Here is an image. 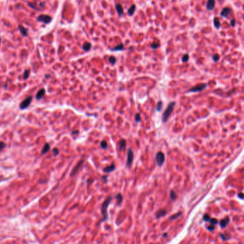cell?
<instances>
[{"label": "cell", "instance_id": "2", "mask_svg": "<svg viewBox=\"0 0 244 244\" xmlns=\"http://www.w3.org/2000/svg\"><path fill=\"white\" fill-rule=\"evenodd\" d=\"M111 201V197L109 196L104 201V202L103 203V205H102V214L104 216V219H106L107 218V208H108Z\"/></svg>", "mask_w": 244, "mask_h": 244}, {"label": "cell", "instance_id": "18", "mask_svg": "<svg viewBox=\"0 0 244 244\" xmlns=\"http://www.w3.org/2000/svg\"><path fill=\"white\" fill-rule=\"evenodd\" d=\"M215 5V2L213 0H208V2L207 3V7L208 9H212Z\"/></svg>", "mask_w": 244, "mask_h": 244}, {"label": "cell", "instance_id": "10", "mask_svg": "<svg viewBox=\"0 0 244 244\" xmlns=\"http://www.w3.org/2000/svg\"><path fill=\"white\" fill-rule=\"evenodd\" d=\"M116 167H115V165L114 163H112L111 165L109 166H106V168H104V171L105 173H110V172H112L114 171L115 170Z\"/></svg>", "mask_w": 244, "mask_h": 244}, {"label": "cell", "instance_id": "3", "mask_svg": "<svg viewBox=\"0 0 244 244\" xmlns=\"http://www.w3.org/2000/svg\"><path fill=\"white\" fill-rule=\"evenodd\" d=\"M165 161V156L163 153L159 151L156 155V161L159 166H161L163 164V162Z\"/></svg>", "mask_w": 244, "mask_h": 244}, {"label": "cell", "instance_id": "5", "mask_svg": "<svg viewBox=\"0 0 244 244\" xmlns=\"http://www.w3.org/2000/svg\"><path fill=\"white\" fill-rule=\"evenodd\" d=\"M52 17L50 16H49V15H45V14H41L38 16L37 18V20L39 21H41V22H44L45 24H49V23H50L51 21H52Z\"/></svg>", "mask_w": 244, "mask_h": 244}, {"label": "cell", "instance_id": "22", "mask_svg": "<svg viewBox=\"0 0 244 244\" xmlns=\"http://www.w3.org/2000/svg\"><path fill=\"white\" fill-rule=\"evenodd\" d=\"M209 222L212 225H216L218 224V220L216 218H211V219H209Z\"/></svg>", "mask_w": 244, "mask_h": 244}, {"label": "cell", "instance_id": "37", "mask_svg": "<svg viewBox=\"0 0 244 244\" xmlns=\"http://www.w3.org/2000/svg\"><path fill=\"white\" fill-rule=\"evenodd\" d=\"M238 197H240V199H244V194H243L241 193H238Z\"/></svg>", "mask_w": 244, "mask_h": 244}, {"label": "cell", "instance_id": "38", "mask_svg": "<svg viewBox=\"0 0 244 244\" xmlns=\"http://www.w3.org/2000/svg\"><path fill=\"white\" fill-rule=\"evenodd\" d=\"M218 56H214L213 57V59H214V61H218Z\"/></svg>", "mask_w": 244, "mask_h": 244}, {"label": "cell", "instance_id": "29", "mask_svg": "<svg viewBox=\"0 0 244 244\" xmlns=\"http://www.w3.org/2000/svg\"><path fill=\"white\" fill-rule=\"evenodd\" d=\"M188 59H189L188 55V54H185V55H183V58H182V61H183V62H186V61H188Z\"/></svg>", "mask_w": 244, "mask_h": 244}, {"label": "cell", "instance_id": "36", "mask_svg": "<svg viewBox=\"0 0 244 244\" xmlns=\"http://www.w3.org/2000/svg\"><path fill=\"white\" fill-rule=\"evenodd\" d=\"M208 231H213V230H215V226L213 225V226H210L208 227Z\"/></svg>", "mask_w": 244, "mask_h": 244}, {"label": "cell", "instance_id": "23", "mask_svg": "<svg viewBox=\"0 0 244 244\" xmlns=\"http://www.w3.org/2000/svg\"><path fill=\"white\" fill-rule=\"evenodd\" d=\"M166 211L165 210H161V211H159L158 213H157V216L158 217H160V216H164L165 214H166Z\"/></svg>", "mask_w": 244, "mask_h": 244}, {"label": "cell", "instance_id": "21", "mask_svg": "<svg viewBox=\"0 0 244 244\" xmlns=\"http://www.w3.org/2000/svg\"><path fill=\"white\" fill-rule=\"evenodd\" d=\"M116 199H117V200H118V203L120 204V203L122 202V200H123V197H122V195L120 194V193H118V194L117 195V196H116Z\"/></svg>", "mask_w": 244, "mask_h": 244}, {"label": "cell", "instance_id": "7", "mask_svg": "<svg viewBox=\"0 0 244 244\" xmlns=\"http://www.w3.org/2000/svg\"><path fill=\"white\" fill-rule=\"evenodd\" d=\"M206 87V84H198L196 86H193V88H191L189 90V91L190 92H199V91H201L203 90Z\"/></svg>", "mask_w": 244, "mask_h": 244}, {"label": "cell", "instance_id": "17", "mask_svg": "<svg viewBox=\"0 0 244 244\" xmlns=\"http://www.w3.org/2000/svg\"><path fill=\"white\" fill-rule=\"evenodd\" d=\"M124 49V44H120L118 46H115L114 48L112 49V51H121Z\"/></svg>", "mask_w": 244, "mask_h": 244}, {"label": "cell", "instance_id": "16", "mask_svg": "<svg viewBox=\"0 0 244 244\" xmlns=\"http://www.w3.org/2000/svg\"><path fill=\"white\" fill-rule=\"evenodd\" d=\"M49 149H50V146H49V143H46V144L44 145V146L43 149H42V154H44L47 153L49 151Z\"/></svg>", "mask_w": 244, "mask_h": 244}, {"label": "cell", "instance_id": "30", "mask_svg": "<svg viewBox=\"0 0 244 244\" xmlns=\"http://www.w3.org/2000/svg\"><path fill=\"white\" fill-rule=\"evenodd\" d=\"M151 46L152 49H157V48L159 46V44H158V43H153V44L151 45Z\"/></svg>", "mask_w": 244, "mask_h": 244}, {"label": "cell", "instance_id": "6", "mask_svg": "<svg viewBox=\"0 0 244 244\" xmlns=\"http://www.w3.org/2000/svg\"><path fill=\"white\" fill-rule=\"evenodd\" d=\"M83 163H84V160H83V159L81 160V161H79V162L77 164V166H76L74 168H73V170L71 171L70 176H74V175H76V174H77V172L80 170V168H81V166H82Z\"/></svg>", "mask_w": 244, "mask_h": 244}, {"label": "cell", "instance_id": "11", "mask_svg": "<svg viewBox=\"0 0 244 244\" xmlns=\"http://www.w3.org/2000/svg\"><path fill=\"white\" fill-rule=\"evenodd\" d=\"M19 30L20 31L21 34L24 36V37H27L28 35V31L26 28H24L23 26L21 25H19Z\"/></svg>", "mask_w": 244, "mask_h": 244}, {"label": "cell", "instance_id": "35", "mask_svg": "<svg viewBox=\"0 0 244 244\" xmlns=\"http://www.w3.org/2000/svg\"><path fill=\"white\" fill-rule=\"evenodd\" d=\"M59 154V150L57 149H54V150H53V155L54 156H57Z\"/></svg>", "mask_w": 244, "mask_h": 244}, {"label": "cell", "instance_id": "12", "mask_svg": "<svg viewBox=\"0 0 244 244\" xmlns=\"http://www.w3.org/2000/svg\"><path fill=\"white\" fill-rule=\"evenodd\" d=\"M126 146V141L125 139H121L119 141V148L121 150H124Z\"/></svg>", "mask_w": 244, "mask_h": 244}, {"label": "cell", "instance_id": "39", "mask_svg": "<svg viewBox=\"0 0 244 244\" xmlns=\"http://www.w3.org/2000/svg\"><path fill=\"white\" fill-rule=\"evenodd\" d=\"M0 44H1V38H0Z\"/></svg>", "mask_w": 244, "mask_h": 244}, {"label": "cell", "instance_id": "28", "mask_svg": "<svg viewBox=\"0 0 244 244\" xmlns=\"http://www.w3.org/2000/svg\"><path fill=\"white\" fill-rule=\"evenodd\" d=\"M220 236H221L224 240H228V239L231 237V236H228V234H225V235H224V234H221Z\"/></svg>", "mask_w": 244, "mask_h": 244}, {"label": "cell", "instance_id": "8", "mask_svg": "<svg viewBox=\"0 0 244 244\" xmlns=\"http://www.w3.org/2000/svg\"><path fill=\"white\" fill-rule=\"evenodd\" d=\"M134 161V153L131 149H129L128 154H127V161H126V166L128 167H130L132 164V162Z\"/></svg>", "mask_w": 244, "mask_h": 244}, {"label": "cell", "instance_id": "26", "mask_svg": "<svg viewBox=\"0 0 244 244\" xmlns=\"http://www.w3.org/2000/svg\"><path fill=\"white\" fill-rule=\"evenodd\" d=\"M116 59L114 57H111L109 58V62L111 63V64L114 65L116 63Z\"/></svg>", "mask_w": 244, "mask_h": 244}, {"label": "cell", "instance_id": "24", "mask_svg": "<svg viewBox=\"0 0 244 244\" xmlns=\"http://www.w3.org/2000/svg\"><path fill=\"white\" fill-rule=\"evenodd\" d=\"M29 70H26L25 71H24V79H27L28 77H29Z\"/></svg>", "mask_w": 244, "mask_h": 244}, {"label": "cell", "instance_id": "25", "mask_svg": "<svg viewBox=\"0 0 244 244\" xmlns=\"http://www.w3.org/2000/svg\"><path fill=\"white\" fill-rule=\"evenodd\" d=\"M101 146H102V149H106L107 148V143L105 140H104L101 142Z\"/></svg>", "mask_w": 244, "mask_h": 244}, {"label": "cell", "instance_id": "32", "mask_svg": "<svg viewBox=\"0 0 244 244\" xmlns=\"http://www.w3.org/2000/svg\"><path fill=\"white\" fill-rule=\"evenodd\" d=\"M181 212H180V213H176V214H175V215H174V216H172V217L171 218V219H175V218H178L179 216H181Z\"/></svg>", "mask_w": 244, "mask_h": 244}, {"label": "cell", "instance_id": "15", "mask_svg": "<svg viewBox=\"0 0 244 244\" xmlns=\"http://www.w3.org/2000/svg\"><path fill=\"white\" fill-rule=\"evenodd\" d=\"M91 44L89 42H86L83 45V49L86 52L89 51L91 49Z\"/></svg>", "mask_w": 244, "mask_h": 244}, {"label": "cell", "instance_id": "1", "mask_svg": "<svg viewBox=\"0 0 244 244\" xmlns=\"http://www.w3.org/2000/svg\"><path fill=\"white\" fill-rule=\"evenodd\" d=\"M175 104H176L175 102H171L168 105V106L166 109V110L164 111V112L163 114V116H162V120H163V121L164 122V123H166V122L168 121V119L169 118L171 114H172V112L174 111V106H175Z\"/></svg>", "mask_w": 244, "mask_h": 244}, {"label": "cell", "instance_id": "13", "mask_svg": "<svg viewBox=\"0 0 244 244\" xmlns=\"http://www.w3.org/2000/svg\"><path fill=\"white\" fill-rule=\"evenodd\" d=\"M229 220H230V219H229L228 217L225 218L224 219H223V220L221 221L220 226H221L222 228H225V227L228 225V222H229Z\"/></svg>", "mask_w": 244, "mask_h": 244}, {"label": "cell", "instance_id": "19", "mask_svg": "<svg viewBox=\"0 0 244 244\" xmlns=\"http://www.w3.org/2000/svg\"><path fill=\"white\" fill-rule=\"evenodd\" d=\"M135 10H136V6L135 5H131V7L129 8V14L130 15V16H131V15H133L134 14V12H135Z\"/></svg>", "mask_w": 244, "mask_h": 244}, {"label": "cell", "instance_id": "14", "mask_svg": "<svg viewBox=\"0 0 244 244\" xmlns=\"http://www.w3.org/2000/svg\"><path fill=\"white\" fill-rule=\"evenodd\" d=\"M116 11L118 12V14L119 16L122 15L124 14V10H123V7H122V6L120 4H118L116 5Z\"/></svg>", "mask_w": 244, "mask_h": 244}, {"label": "cell", "instance_id": "27", "mask_svg": "<svg viewBox=\"0 0 244 244\" xmlns=\"http://www.w3.org/2000/svg\"><path fill=\"white\" fill-rule=\"evenodd\" d=\"M176 197H177V196H176V194L175 193V192L174 191H171V199L175 200L176 199Z\"/></svg>", "mask_w": 244, "mask_h": 244}, {"label": "cell", "instance_id": "4", "mask_svg": "<svg viewBox=\"0 0 244 244\" xmlns=\"http://www.w3.org/2000/svg\"><path fill=\"white\" fill-rule=\"evenodd\" d=\"M32 101V96H29V97H27V98H26L20 104V109H27L30 105Z\"/></svg>", "mask_w": 244, "mask_h": 244}, {"label": "cell", "instance_id": "31", "mask_svg": "<svg viewBox=\"0 0 244 244\" xmlns=\"http://www.w3.org/2000/svg\"><path fill=\"white\" fill-rule=\"evenodd\" d=\"M135 119H136V122H139V121H141V116H140V114H136Z\"/></svg>", "mask_w": 244, "mask_h": 244}, {"label": "cell", "instance_id": "20", "mask_svg": "<svg viewBox=\"0 0 244 244\" xmlns=\"http://www.w3.org/2000/svg\"><path fill=\"white\" fill-rule=\"evenodd\" d=\"M162 106H163V103L162 102H159L157 105H156V110L158 111H161L162 109Z\"/></svg>", "mask_w": 244, "mask_h": 244}, {"label": "cell", "instance_id": "34", "mask_svg": "<svg viewBox=\"0 0 244 244\" xmlns=\"http://www.w3.org/2000/svg\"><path fill=\"white\" fill-rule=\"evenodd\" d=\"M5 143L4 142H0V151H2L5 147Z\"/></svg>", "mask_w": 244, "mask_h": 244}, {"label": "cell", "instance_id": "33", "mask_svg": "<svg viewBox=\"0 0 244 244\" xmlns=\"http://www.w3.org/2000/svg\"><path fill=\"white\" fill-rule=\"evenodd\" d=\"M209 219H210L209 215H208V214H205V215H204V216H203V220H204L205 221H209Z\"/></svg>", "mask_w": 244, "mask_h": 244}, {"label": "cell", "instance_id": "9", "mask_svg": "<svg viewBox=\"0 0 244 244\" xmlns=\"http://www.w3.org/2000/svg\"><path fill=\"white\" fill-rule=\"evenodd\" d=\"M44 94H45V89H40V90L37 92V96H36L37 99V100L41 99L43 98V97H44Z\"/></svg>", "mask_w": 244, "mask_h": 244}]
</instances>
